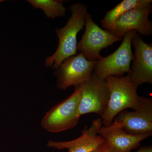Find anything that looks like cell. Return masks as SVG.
<instances>
[{
    "label": "cell",
    "instance_id": "obj_1",
    "mask_svg": "<svg viewBox=\"0 0 152 152\" xmlns=\"http://www.w3.org/2000/svg\"><path fill=\"white\" fill-rule=\"evenodd\" d=\"M69 10L72 15L66 24L56 30L58 39L56 50L45 61V66L52 69H58L67 58L77 55V35L85 26L88 10L86 6L79 3L72 4Z\"/></svg>",
    "mask_w": 152,
    "mask_h": 152
},
{
    "label": "cell",
    "instance_id": "obj_12",
    "mask_svg": "<svg viewBox=\"0 0 152 152\" xmlns=\"http://www.w3.org/2000/svg\"><path fill=\"white\" fill-rule=\"evenodd\" d=\"M99 134L104 140L109 152H131L140 146L141 142L152 135V133L130 134L113 124L109 127L102 126Z\"/></svg>",
    "mask_w": 152,
    "mask_h": 152
},
{
    "label": "cell",
    "instance_id": "obj_10",
    "mask_svg": "<svg viewBox=\"0 0 152 152\" xmlns=\"http://www.w3.org/2000/svg\"><path fill=\"white\" fill-rule=\"evenodd\" d=\"M151 10V4L128 11L116 21L109 31L122 38L132 30H136L144 36H150L152 33V23L148 18Z\"/></svg>",
    "mask_w": 152,
    "mask_h": 152
},
{
    "label": "cell",
    "instance_id": "obj_16",
    "mask_svg": "<svg viewBox=\"0 0 152 152\" xmlns=\"http://www.w3.org/2000/svg\"><path fill=\"white\" fill-rule=\"evenodd\" d=\"M136 152H152V147L151 146L142 147Z\"/></svg>",
    "mask_w": 152,
    "mask_h": 152
},
{
    "label": "cell",
    "instance_id": "obj_14",
    "mask_svg": "<svg viewBox=\"0 0 152 152\" xmlns=\"http://www.w3.org/2000/svg\"><path fill=\"white\" fill-rule=\"evenodd\" d=\"M28 3L35 9L43 11L47 18L54 19L57 17H64L66 8L64 1L60 0H28Z\"/></svg>",
    "mask_w": 152,
    "mask_h": 152
},
{
    "label": "cell",
    "instance_id": "obj_11",
    "mask_svg": "<svg viewBox=\"0 0 152 152\" xmlns=\"http://www.w3.org/2000/svg\"><path fill=\"white\" fill-rule=\"evenodd\" d=\"M102 126L101 118L94 120L89 127H85L81 135L77 138L66 142L49 140L47 143L49 148L58 150L66 149L68 152H92L105 142L99 132Z\"/></svg>",
    "mask_w": 152,
    "mask_h": 152
},
{
    "label": "cell",
    "instance_id": "obj_6",
    "mask_svg": "<svg viewBox=\"0 0 152 152\" xmlns=\"http://www.w3.org/2000/svg\"><path fill=\"white\" fill-rule=\"evenodd\" d=\"M86 30L81 39L77 44V50L87 60L98 61L102 58L100 52L103 49L112 45L123 38L118 37L109 31L100 28L93 21L91 15L86 16Z\"/></svg>",
    "mask_w": 152,
    "mask_h": 152
},
{
    "label": "cell",
    "instance_id": "obj_4",
    "mask_svg": "<svg viewBox=\"0 0 152 152\" xmlns=\"http://www.w3.org/2000/svg\"><path fill=\"white\" fill-rule=\"evenodd\" d=\"M80 94L75 89L72 94L52 108L46 114L41 125L46 130L52 133L64 132L72 129L80 120L79 104Z\"/></svg>",
    "mask_w": 152,
    "mask_h": 152
},
{
    "label": "cell",
    "instance_id": "obj_13",
    "mask_svg": "<svg viewBox=\"0 0 152 152\" xmlns=\"http://www.w3.org/2000/svg\"><path fill=\"white\" fill-rule=\"evenodd\" d=\"M152 0H124L106 13L102 20V26L110 31L116 21L125 12L133 9L152 4Z\"/></svg>",
    "mask_w": 152,
    "mask_h": 152
},
{
    "label": "cell",
    "instance_id": "obj_15",
    "mask_svg": "<svg viewBox=\"0 0 152 152\" xmlns=\"http://www.w3.org/2000/svg\"><path fill=\"white\" fill-rule=\"evenodd\" d=\"M92 152H109L108 147L105 142Z\"/></svg>",
    "mask_w": 152,
    "mask_h": 152
},
{
    "label": "cell",
    "instance_id": "obj_9",
    "mask_svg": "<svg viewBox=\"0 0 152 152\" xmlns=\"http://www.w3.org/2000/svg\"><path fill=\"white\" fill-rule=\"evenodd\" d=\"M132 45L134 48L133 64L128 74L132 83L139 86L144 83H152V46L143 41L137 33L133 37Z\"/></svg>",
    "mask_w": 152,
    "mask_h": 152
},
{
    "label": "cell",
    "instance_id": "obj_17",
    "mask_svg": "<svg viewBox=\"0 0 152 152\" xmlns=\"http://www.w3.org/2000/svg\"><path fill=\"white\" fill-rule=\"evenodd\" d=\"M3 1H1V0H0V3L2 2Z\"/></svg>",
    "mask_w": 152,
    "mask_h": 152
},
{
    "label": "cell",
    "instance_id": "obj_2",
    "mask_svg": "<svg viewBox=\"0 0 152 152\" xmlns=\"http://www.w3.org/2000/svg\"><path fill=\"white\" fill-rule=\"evenodd\" d=\"M105 80L109 90V99L101 119L104 126L109 127L120 112L126 109L135 110L138 108L140 96L137 92L138 87L130 81L129 75L125 77L110 76Z\"/></svg>",
    "mask_w": 152,
    "mask_h": 152
},
{
    "label": "cell",
    "instance_id": "obj_3",
    "mask_svg": "<svg viewBox=\"0 0 152 152\" xmlns=\"http://www.w3.org/2000/svg\"><path fill=\"white\" fill-rule=\"evenodd\" d=\"M75 87L80 93L79 113L80 116L94 113L102 117L107 108L109 99L105 79L100 78L92 73L88 80Z\"/></svg>",
    "mask_w": 152,
    "mask_h": 152
},
{
    "label": "cell",
    "instance_id": "obj_7",
    "mask_svg": "<svg viewBox=\"0 0 152 152\" xmlns=\"http://www.w3.org/2000/svg\"><path fill=\"white\" fill-rule=\"evenodd\" d=\"M97 61L87 60L81 53L67 58L55 70L57 88L66 90L69 87L76 86L88 80L94 69Z\"/></svg>",
    "mask_w": 152,
    "mask_h": 152
},
{
    "label": "cell",
    "instance_id": "obj_8",
    "mask_svg": "<svg viewBox=\"0 0 152 152\" xmlns=\"http://www.w3.org/2000/svg\"><path fill=\"white\" fill-rule=\"evenodd\" d=\"M112 124L132 135L152 133V99L140 96L138 108L120 112Z\"/></svg>",
    "mask_w": 152,
    "mask_h": 152
},
{
    "label": "cell",
    "instance_id": "obj_5",
    "mask_svg": "<svg viewBox=\"0 0 152 152\" xmlns=\"http://www.w3.org/2000/svg\"><path fill=\"white\" fill-rule=\"evenodd\" d=\"M137 33L136 30H132L126 34L121 45L114 53L97 61L93 73L102 79L110 76L122 77L125 73L129 74L133 58L132 39Z\"/></svg>",
    "mask_w": 152,
    "mask_h": 152
}]
</instances>
